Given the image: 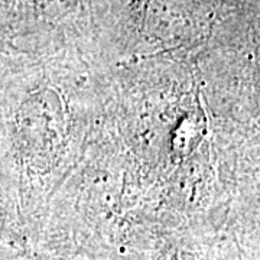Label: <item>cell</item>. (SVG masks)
<instances>
[{
  "label": "cell",
  "mask_w": 260,
  "mask_h": 260,
  "mask_svg": "<svg viewBox=\"0 0 260 260\" xmlns=\"http://www.w3.org/2000/svg\"><path fill=\"white\" fill-rule=\"evenodd\" d=\"M64 109L52 90L34 93L22 107V132L32 155L49 159L64 139Z\"/></svg>",
  "instance_id": "cell-1"
},
{
  "label": "cell",
  "mask_w": 260,
  "mask_h": 260,
  "mask_svg": "<svg viewBox=\"0 0 260 260\" xmlns=\"http://www.w3.org/2000/svg\"><path fill=\"white\" fill-rule=\"evenodd\" d=\"M78 0H35L37 9L42 16L56 19L74 9Z\"/></svg>",
  "instance_id": "cell-3"
},
{
  "label": "cell",
  "mask_w": 260,
  "mask_h": 260,
  "mask_svg": "<svg viewBox=\"0 0 260 260\" xmlns=\"http://www.w3.org/2000/svg\"><path fill=\"white\" fill-rule=\"evenodd\" d=\"M149 18H152V28L158 30L160 37H171L175 34V28L178 26V20L175 18H178V13L174 8H171L169 3H155L152 13L149 12Z\"/></svg>",
  "instance_id": "cell-2"
}]
</instances>
